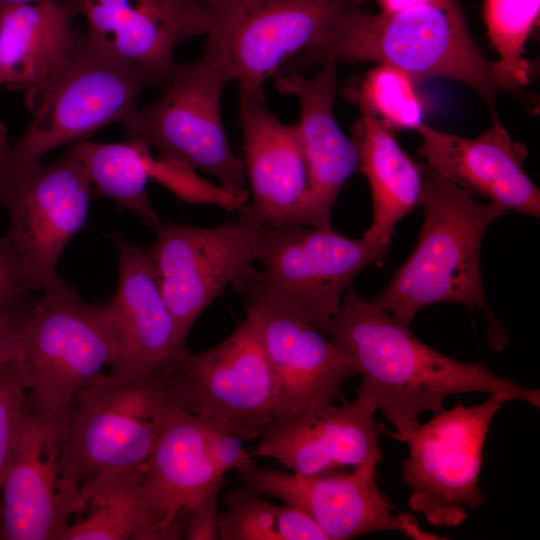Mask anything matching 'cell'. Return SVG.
<instances>
[{"label":"cell","mask_w":540,"mask_h":540,"mask_svg":"<svg viewBox=\"0 0 540 540\" xmlns=\"http://www.w3.org/2000/svg\"><path fill=\"white\" fill-rule=\"evenodd\" d=\"M324 333L354 363L361 383L356 395L370 398L404 442L420 425L424 412L443 410L450 395L504 392L540 407L539 390L500 377L481 363L447 357L419 340L390 313L365 301L350 285Z\"/></svg>","instance_id":"6da1fadb"},{"label":"cell","mask_w":540,"mask_h":540,"mask_svg":"<svg viewBox=\"0 0 540 540\" xmlns=\"http://www.w3.org/2000/svg\"><path fill=\"white\" fill-rule=\"evenodd\" d=\"M325 61L387 63L417 84L431 78L456 80L475 90L492 118L497 117L496 97L502 89L459 0H429L393 13L374 14L357 7L287 61L280 73L301 72Z\"/></svg>","instance_id":"7a4b0ae2"},{"label":"cell","mask_w":540,"mask_h":540,"mask_svg":"<svg viewBox=\"0 0 540 540\" xmlns=\"http://www.w3.org/2000/svg\"><path fill=\"white\" fill-rule=\"evenodd\" d=\"M418 205L424 220L415 249L369 301L408 325L419 310L435 303L480 308L488 319L489 344L501 350L508 335L485 297L479 257L487 228L506 210L480 203L428 164L422 165Z\"/></svg>","instance_id":"3957f363"},{"label":"cell","mask_w":540,"mask_h":540,"mask_svg":"<svg viewBox=\"0 0 540 540\" xmlns=\"http://www.w3.org/2000/svg\"><path fill=\"white\" fill-rule=\"evenodd\" d=\"M41 292L19 314L12 362L28 409L68 427L77 394L117 361L109 303L83 301L62 277Z\"/></svg>","instance_id":"277c9868"},{"label":"cell","mask_w":540,"mask_h":540,"mask_svg":"<svg viewBox=\"0 0 540 540\" xmlns=\"http://www.w3.org/2000/svg\"><path fill=\"white\" fill-rule=\"evenodd\" d=\"M206 37L201 56L176 63L161 96L140 106L125 130L129 139L156 150L159 159L214 176L246 204L244 164L222 119V94L230 81L225 53L214 37Z\"/></svg>","instance_id":"5b68a950"},{"label":"cell","mask_w":540,"mask_h":540,"mask_svg":"<svg viewBox=\"0 0 540 540\" xmlns=\"http://www.w3.org/2000/svg\"><path fill=\"white\" fill-rule=\"evenodd\" d=\"M151 87L156 85L146 73L81 32L67 64L31 111L29 125L9 145L0 167H25L59 146L87 140L107 125L125 127Z\"/></svg>","instance_id":"8992f818"},{"label":"cell","mask_w":540,"mask_h":540,"mask_svg":"<svg viewBox=\"0 0 540 540\" xmlns=\"http://www.w3.org/2000/svg\"><path fill=\"white\" fill-rule=\"evenodd\" d=\"M177 408L168 364L128 378L101 373L77 394L69 415L80 486L102 475L144 468Z\"/></svg>","instance_id":"52a82bcc"},{"label":"cell","mask_w":540,"mask_h":540,"mask_svg":"<svg viewBox=\"0 0 540 540\" xmlns=\"http://www.w3.org/2000/svg\"><path fill=\"white\" fill-rule=\"evenodd\" d=\"M92 184L72 145L55 161L0 167V207L9 216L6 235L35 292L56 283L57 264L85 225Z\"/></svg>","instance_id":"ba28073f"},{"label":"cell","mask_w":540,"mask_h":540,"mask_svg":"<svg viewBox=\"0 0 540 540\" xmlns=\"http://www.w3.org/2000/svg\"><path fill=\"white\" fill-rule=\"evenodd\" d=\"M510 400L508 394L496 392L479 405L458 402L435 413L404 441L409 456L402 473L412 490L411 510L434 526L453 527L465 521L467 507L484 503L478 485L483 447L494 416Z\"/></svg>","instance_id":"9c48e42d"},{"label":"cell","mask_w":540,"mask_h":540,"mask_svg":"<svg viewBox=\"0 0 540 540\" xmlns=\"http://www.w3.org/2000/svg\"><path fill=\"white\" fill-rule=\"evenodd\" d=\"M179 405L242 440L258 438L276 416V390L256 322L246 317L201 353L181 349L168 363Z\"/></svg>","instance_id":"30bf717a"},{"label":"cell","mask_w":540,"mask_h":540,"mask_svg":"<svg viewBox=\"0 0 540 540\" xmlns=\"http://www.w3.org/2000/svg\"><path fill=\"white\" fill-rule=\"evenodd\" d=\"M389 247L363 236L302 224L267 226L256 283L271 297L324 332L354 277L377 263Z\"/></svg>","instance_id":"8fae6325"},{"label":"cell","mask_w":540,"mask_h":540,"mask_svg":"<svg viewBox=\"0 0 540 540\" xmlns=\"http://www.w3.org/2000/svg\"><path fill=\"white\" fill-rule=\"evenodd\" d=\"M266 225L239 220L215 227L160 223L147 247L162 296L185 343L198 318L226 287L255 271Z\"/></svg>","instance_id":"7c38bea8"},{"label":"cell","mask_w":540,"mask_h":540,"mask_svg":"<svg viewBox=\"0 0 540 540\" xmlns=\"http://www.w3.org/2000/svg\"><path fill=\"white\" fill-rule=\"evenodd\" d=\"M82 510L68 427L26 411L0 490L1 540H61Z\"/></svg>","instance_id":"4fadbf2b"},{"label":"cell","mask_w":540,"mask_h":540,"mask_svg":"<svg viewBox=\"0 0 540 540\" xmlns=\"http://www.w3.org/2000/svg\"><path fill=\"white\" fill-rule=\"evenodd\" d=\"M367 0H238L217 10L207 36L222 46L238 94L264 90L298 53Z\"/></svg>","instance_id":"5bb4252c"},{"label":"cell","mask_w":540,"mask_h":540,"mask_svg":"<svg viewBox=\"0 0 540 540\" xmlns=\"http://www.w3.org/2000/svg\"><path fill=\"white\" fill-rule=\"evenodd\" d=\"M256 270L235 290L245 297L246 312L256 322L276 390L278 420L312 416L341 396L357 369L332 340L303 317L266 293ZM273 419V420H274Z\"/></svg>","instance_id":"9a60e30c"},{"label":"cell","mask_w":540,"mask_h":540,"mask_svg":"<svg viewBox=\"0 0 540 540\" xmlns=\"http://www.w3.org/2000/svg\"><path fill=\"white\" fill-rule=\"evenodd\" d=\"M236 471L244 487L300 509L329 540L388 530L417 540L442 539L422 530L412 515L393 512L377 485L376 468L305 476L262 468L252 461Z\"/></svg>","instance_id":"2e32d148"},{"label":"cell","mask_w":540,"mask_h":540,"mask_svg":"<svg viewBox=\"0 0 540 540\" xmlns=\"http://www.w3.org/2000/svg\"><path fill=\"white\" fill-rule=\"evenodd\" d=\"M84 32L163 88L177 63L176 48L207 36L213 16L207 0H54Z\"/></svg>","instance_id":"e0dca14e"},{"label":"cell","mask_w":540,"mask_h":540,"mask_svg":"<svg viewBox=\"0 0 540 540\" xmlns=\"http://www.w3.org/2000/svg\"><path fill=\"white\" fill-rule=\"evenodd\" d=\"M376 410L370 398L357 395L353 402L331 404L312 416L274 419L262 430L252 454L305 476L348 466L376 468L383 457L379 437L384 431L374 417Z\"/></svg>","instance_id":"ac0fdd59"},{"label":"cell","mask_w":540,"mask_h":540,"mask_svg":"<svg viewBox=\"0 0 540 540\" xmlns=\"http://www.w3.org/2000/svg\"><path fill=\"white\" fill-rule=\"evenodd\" d=\"M311 78L291 71L275 75L281 94L294 96L300 107L296 123L308 171V191L294 224L332 229L331 213L347 179L358 170L355 143L341 130L334 112L336 63L325 61Z\"/></svg>","instance_id":"d6986e66"},{"label":"cell","mask_w":540,"mask_h":540,"mask_svg":"<svg viewBox=\"0 0 540 540\" xmlns=\"http://www.w3.org/2000/svg\"><path fill=\"white\" fill-rule=\"evenodd\" d=\"M238 95L242 161L251 194L240 220L272 227L294 224L308 191L297 125L283 123L269 110L264 90Z\"/></svg>","instance_id":"ffe728a7"},{"label":"cell","mask_w":540,"mask_h":540,"mask_svg":"<svg viewBox=\"0 0 540 540\" xmlns=\"http://www.w3.org/2000/svg\"><path fill=\"white\" fill-rule=\"evenodd\" d=\"M418 153L443 177L474 197L505 210L540 216V190L523 168L526 151L512 142L498 118L480 135L460 137L422 123Z\"/></svg>","instance_id":"44dd1931"},{"label":"cell","mask_w":540,"mask_h":540,"mask_svg":"<svg viewBox=\"0 0 540 540\" xmlns=\"http://www.w3.org/2000/svg\"><path fill=\"white\" fill-rule=\"evenodd\" d=\"M117 292L108 300L118 356L110 374L128 378L160 369L185 347L162 296L147 247L122 236Z\"/></svg>","instance_id":"7402d4cb"},{"label":"cell","mask_w":540,"mask_h":540,"mask_svg":"<svg viewBox=\"0 0 540 540\" xmlns=\"http://www.w3.org/2000/svg\"><path fill=\"white\" fill-rule=\"evenodd\" d=\"M72 20L54 0L0 13V84L23 91L30 112L79 42Z\"/></svg>","instance_id":"603a6c76"},{"label":"cell","mask_w":540,"mask_h":540,"mask_svg":"<svg viewBox=\"0 0 540 540\" xmlns=\"http://www.w3.org/2000/svg\"><path fill=\"white\" fill-rule=\"evenodd\" d=\"M222 478L208 454L201 418L175 409L143 469L148 504L160 519L186 524L191 509Z\"/></svg>","instance_id":"cb8c5ba5"},{"label":"cell","mask_w":540,"mask_h":540,"mask_svg":"<svg viewBox=\"0 0 540 540\" xmlns=\"http://www.w3.org/2000/svg\"><path fill=\"white\" fill-rule=\"evenodd\" d=\"M351 132L358 170L369 182L373 203V221L363 237L389 247L397 222L418 205L422 165L406 154L390 128L371 115L361 114Z\"/></svg>","instance_id":"d4e9b609"},{"label":"cell","mask_w":540,"mask_h":540,"mask_svg":"<svg viewBox=\"0 0 540 540\" xmlns=\"http://www.w3.org/2000/svg\"><path fill=\"white\" fill-rule=\"evenodd\" d=\"M145 467V466H144ZM143 469L114 472L81 486L82 510L61 540H173L185 525L166 522L148 504Z\"/></svg>","instance_id":"484cf974"},{"label":"cell","mask_w":540,"mask_h":540,"mask_svg":"<svg viewBox=\"0 0 540 540\" xmlns=\"http://www.w3.org/2000/svg\"><path fill=\"white\" fill-rule=\"evenodd\" d=\"M71 145L101 196L113 200L120 209L131 211L153 229L161 223L147 193L151 178L148 146L132 139L116 143L87 139Z\"/></svg>","instance_id":"4316f807"},{"label":"cell","mask_w":540,"mask_h":540,"mask_svg":"<svg viewBox=\"0 0 540 540\" xmlns=\"http://www.w3.org/2000/svg\"><path fill=\"white\" fill-rule=\"evenodd\" d=\"M225 511L219 515L221 540H329L300 509L273 504L247 488L223 495Z\"/></svg>","instance_id":"83f0119b"},{"label":"cell","mask_w":540,"mask_h":540,"mask_svg":"<svg viewBox=\"0 0 540 540\" xmlns=\"http://www.w3.org/2000/svg\"><path fill=\"white\" fill-rule=\"evenodd\" d=\"M540 0H484L487 36L498 53L492 62L502 90H515L530 81L525 44L538 20Z\"/></svg>","instance_id":"f1b7e54d"},{"label":"cell","mask_w":540,"mask_h":540,"mask_svg":"<svg viewBox=\"0 0 540 540\" xmlns=\"http://www.w3.org/2000/svg\"><path fill=\"white\" fill-rule=\"evenodd\" d=\"M417 83L403 70L379 63L366 73L356 92L361 114L379 119L388 128L416 129L425 107Z\"/></svg>","instance_id":"f546056e"},{"label":"cell","mask_w":540,"mask_h":540,"mask_svg":"<svg viewBox=\"0 0 540 540\" xmlns=\"http://www.w3.org/2000/svg\"><path fill=\"white\" fill-rule=\"evenodd\" d=\"M27 394L12 357L0 365V490L26 411Z\"/></svg>","instance_id":"4dcf8cb0"},{"label":"cell","mask_w":540,"mask_h":540,"mask_svg":"<svg viewBox=\"0 0 540 540\" xmlns=\"http://www.w3.org/2000/svg\"><path fill=\"white\" fill-rule=\"evenodd\" d=\"M34 289L5 237L0 238V315L19 313L33 296Z\"/></svg>","instance_id":"1f68e13d"},{"label":"cell","mask_w":540,"mask_h":540,"mask_svg":"<svg viewBox=\"0 0 540 540\" xmlns=\"http://www.w3.org/2000/svg\"><path fill=\"white\" fill-rule=\"evenodd\" d=\"M201 420L208 454L221 475L233 469L238 470L253 461L251 455L245 451L241 438L202 418Z\"/></svg>","instance_id":"d6a6232c"},{"label":"cell","mask_w":540,"mask_h":540,"mask_svg":"<svg viewBox=\"0 0 540 540\" xmlns=\"http://www.w3.org/2000/svg\"><path fill=\"white\" fill-rule=\"evenodd\" d=\"M225 484V479L217 481L191 509L183 538L187 540L219 539L218 498Z\"/></svg>","instance_id":"836d02e7"},{"label":"cell","mask_w":540,"mask_h":540,"mask_svg":"<svg viewBox=\"0 0 540 540\" xmlns=\"http://www.w3.org/2000/svg\"><path fill=\"white\" fill-rule=\"evenodd\" d=\"M20 312L0 315V365L9 360L15 351Z\"/></svg>","instance_id":"e575fe53"},{"label":"cell","mask_w":540,"mask_h":540,"mask_svg":"<svg viewBox=\"0 0 540 540\" xmlns=\"http://www.w3.org/2000/svg\"><path fill=\"white\" fill-rule=\"evenodd\" d=\"M381 11L386 13L397 12L421 3H425L429 0H375Z\"/></svg>","instance_id":"d590c367"},{"label":"cell","mask_w":540,"mask_h":540,"mask_svg":"<svg viewBox=\"0 0 540 540\" xmlns=\"http://www.w3.org/2000/svg\"><path fill=\"white\" fill-rule=\"evenodd\" d=\"M48 0H0V13L8 9L10 7L18 6V5H24V4H32V3H38Z\"/></svg>","instance_id":"8d00e7d4"},{"label":"cell","mask_w":540,"mask_h":540,"mask_svg":"<svg viewBox=\"0 0 540 540\" xmlns=\"http://www.w3.org/2000/svg\"><path fill=\"white\" fill-rule=\"evenodd\" d=\"M0 87H1V84H0ZM9 145L10 144L8 143V140H7L6 128L0 120V159L6 154L9 148Z\"/></svg>","instance_id":"74e56055"},{"label":"cell","mask_w":540,"mask_h":540,"mask_svg":"<svg viewBox=\"0 0 540 540\" xmlns=\"http://www.w3.org/2000/svg\"><path fill=\"white\" fill-rule=\"evenodd\" d=\"M235 1H238V0H213L211 2V6H212L213 10H216L217 8L219 9L222 6L224 7V6H226V5L230 4V3H233Z\"/></svg>","instance_id":"f35d334b"},{"label":"cell","mask_w":540,"mask_h":540,"mask_svg":"<svg viewBox=\"0 0 540 540\" xmlns=\"http://www.w3.org/2000/svg\"><path fill=\"white\" fill-rule=\"evenodd\" d=\"M209 1H210V0H207L208 4H209Z\"/></svg>","instance_id":"ab89813d"}]
</instances>
